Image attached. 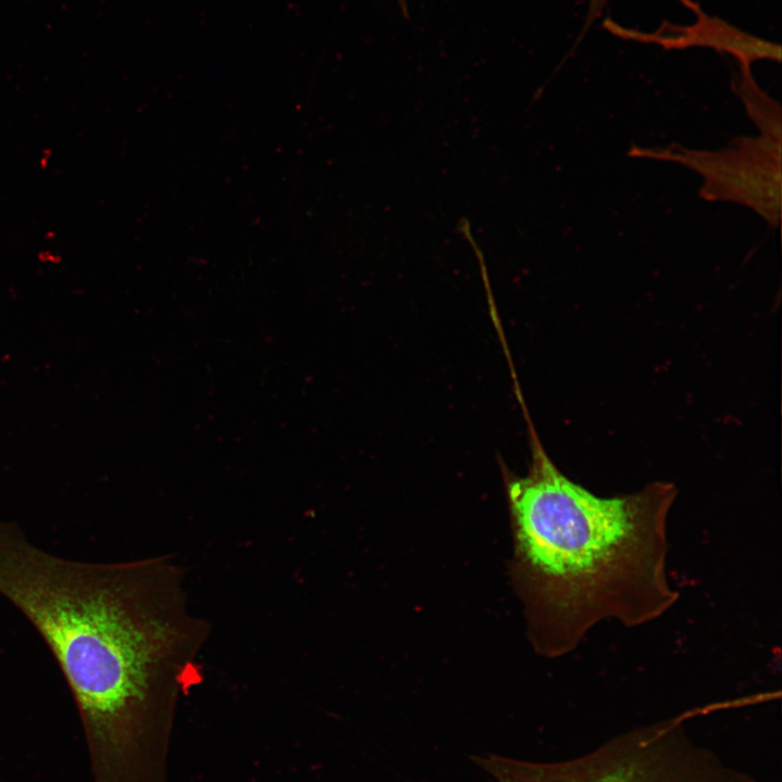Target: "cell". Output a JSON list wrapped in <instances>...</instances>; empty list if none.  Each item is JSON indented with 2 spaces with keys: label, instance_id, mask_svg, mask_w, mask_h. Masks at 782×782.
Masks as SVG:
<instances>
[{
  "label": "cell",
  "instance_id": "cell-4",
  "mask_svg": "<svg viewBox=\"0 0 782 782\" xmlns=\"http://www.w3.org/2000/svg\"><path fill=\"white\" fill-rule=\"evenodd\" d=\"M633 154L679 162L702 174L705 199L743 203L778 226L781 206V142L761 136L736 141L719 152L680 147L639 150Z\"/></svg>",
  "mask_w": 782,
  "mask_h": 782
},
{
  "label": "cell",
  "instance_id": "cell-5",
  "mask_svg": "<svg viewBox=\"0 0 782 782\" xmlns=\"http://www.w3.org/2000/svg\"><path fill=\"white\" fill-rule=\"evenodd\" d=\"M741 94L745 101L749 115L762 130V136L781 142L780 113L774 114V106L764 111V108L771 102L755 86L748 71L743 74Z\"/></svg>",
  "mask_w": 782,
  "mask_h": 782
},
{
  "label": "cell",
  "instance_id": "cell-2",
  "mask_svg": "<svg viewBox=\"0 0 782 782\" xmlns=\"http://www.w3.org/2000/svg\"><path fill=\"white\" fill-rule=\"evenodd\" d=\"M527 475L506 484L514 576L531 641L545 656L575 649L598 622L648 623L679 598L667 578V520L677 496L655 481L601 497L571 481L534 438Z\"/></svg>",
  "mask_w": 782,
  "mask_h": 782
},
{
  "label": "cell",
  "instance_id": "cell-7",
  "mask_svg": "<svg viewBox=\"0 0 782 782\" xmlns=\"http://www.w3.org/2000/svg\"><path fill=\"white\" fill-rule=\"evenodd\" d=\"M396 1H398L399 5H400V9H401L402 13H403L405 16H407V4H406V0H396Z\"/></svg>",
  "mask_w": 782,
  "mask_h": 782
},
{
  "label": "cell",
  "instance_id": "cell-3",
  "mask_svg": "<svg viewBox=\"0 0 782 782\" xmlns=\"http://www.w3.org/2000/svg\"><path fill=\"white\" fill-rule=\"evenodd\" d=\"M472 760L495 782H756L695 743L682 717L630 730L563 761Z\"/></svg>",
  "mask_w": 782,
  "mask_h": 782
},
{
  "label": "cell",
  "instance_id": "cell-6",
  "mask_svg": "<svg viewBox=\"0 0 782 782\" xmlns=\"http://www.w3.org/2000/svg\"><path fill=\"white\" fill-rule=\"evenodd\" d=\"M607 0H590L588 21H593L603 10Z\"/></svg>",
  "mask_w": 782,
  "mask_h": 782
},
{
  "label": "cell",
  "instance_id": "cell-1",
  "mask_svg": "<svg viewBox=\"0 0 782 782\" xmlns=\"http://www.w3.org/2000/svg\"><path fill=\"white\" fill-rule=\"evenodd\" d=\"M171 556L90 563L34 544L0 521V595L41 635L99 743L166 716L200 679L209 623L192 614Z\"/></svg>",
  "mask_w": 782,
  "mask_h": 782
}]
</instances>
